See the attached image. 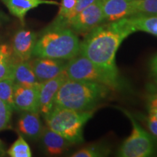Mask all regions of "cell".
Instances as JSON below:
<instances>
[{"instance_id":"4","label":"cell","mask_w":157,"mask_h":157,"mask_svg":"<svg viewBox=\"0 0 157 157\" xmlns=\"http://www.w3.org/2000/svg\"><path fill=\"white\" fill-rule=\"evenodd\" d=\"M94 112L95 110L79 111L54 106L44 118L47 127L73 144L83 142L84 127Z\"/></svg>"},{"instance_id":"24","label":"cell","mask_w":157,"mask_h":157,"mask_svg":"<svg viewBox=\"0 0 157 157\" xmlns=\"http://www.w3.org/2000/svg\"><path fill=\"white\" fill-rule=\"evenodd\" d=\"M13 109L0 99V132L11 128V118Z\"/></svg>"},{"instance_id":"20","label":"cell","mask_w":157,"mask_h":157,"mask_svg":"<svg viewBox=\"0 0 157 157\" xmlns=\"http://www.w3.org/2000/svg\"><path fill=\"white\" fill-rule=\"evenodd\" d=\"M77 0H61L60 5L58 16L54 20L52 24L65 26L70 15L75 8Z\"/></svg>"},{"instance_id":"15","label":"cell","mask_w":157,"mask_h":157,"mask_svg":"<svg viewBox=\"0 0 157 157\" xmlns=\"http://www.w3.org/2000/svg\"><path fill=\"white\" fill-rule=\"evenodd\" d=\"M40 139L42 147L46 154L56 156L63 154L72 144L60 135L52 130L49 127H44Z\"/></svg>"},{"instance_id":"26","label":"cell","mask_w":157,"mask_h":157,"mask_svg":"<svg viewBox=\"0 0 157 157\" xmlns=\"http://www.w3.org/2000/svg\"><path fill=\"white\" fill-rule=\"evenodd\" d=\"M148 108H157V87H152L150 93L147 95Z\"/></svg>"},{"instance_id":"11","label":"cell","mask_w":157,"mask_h":157,"mask_svg":"<svg viewBox=\"0 0 157 157\" xmlns=\"http://www.w3.org/2000/svg\"><path fill=\"white\" fill-rule=\"evenodd\" d=\"M37 34L34 31L20 29L13 36L11 49L13 56L18 60H30L37 40Z\"/></svg>"},{"instance_id":"17","label":"cell","mask_w":157,"mask_h":157,"mask_svg":"<svg viewBox=\"0 0 157 157\" xmlns=\"http://www.w3.org/2000/svg\"><path fill=\"white\" fill-rule=\"evenodd\" d=\"M136 31H143L157 36V15L137 14L128 17Z\"/></svg>"},{"instance_id":"31","label":"cell","mask_w":157,"mask_h":157,"mask_svg":"<svg viewBox=\"0 0 157 157\" xmlns=\"http://www.w3.org/2000/svg\"><path fill=\"white\" fill-rule=\"evenodd\" d=\"M6 154H7V151L5 149V144L2 141L0 140V156H5Z\"/></svg>"},{"instance_id":"2","label":"cell","mask_w":157,"mask_h":157,"mask_svg":"<svg viewBox=\"0 0 157 157\" xmlns=\"http://www.w3.org/2000/svg\"><path fill=\"white\" fill-rule=\"evenodd\" d=\"M111 90L97 82L68 78L57 93L54 106L79 111L95 110L109 97Z\"/></svg>"},{"instance_id":"29","label":"cell","mask_w":157,"mask_h":157,"mask_svg":"<svg viewBox=\"0 0 157 157\" xmlns=\"http://www.w3.org/2000/svg\"><path fill=\"white\" fill-rule=\"evenodd\" d=\"M9 21H10L9 17L7 16L4 12L0 10V26L4 24H5V23L8 22Z\"/></svg>"},{"instance_id":"19","label":"cell","mask_w":157,"mask_h":157,"mask_svg":"<svg viewBox=\"0 0 157 157\" xmlns=\"http://www.w3.org/2000/svg\"><path fill=\"white\" fill-rule=\"evenodd\" d=\"M110 148L103 144H93L74 152L72 157H101L109 154Z\"/></svg>"},{"instance_id":"9","label":"cell","mask_w":157,"mask_h":157,"mask_svg":"<svg viewBox=\"0 0 157 157\" xmlns=\"http://www.w3.org/2000/svg\"><path fill=\"white\" fill-rule=\"evenodd\" d=\"M66 71L52 79L42 82L39 90V112L44 117L54 107L55 98L61 85L68 79Z\"/></svg>"},{"instance_id":"30","label":"cell","mask_w":157,"mask_h":157,"mask_svg":"<svg viewBox=\"0 0 157 157\" xmlns=\"http://www.w3.org/2000/svg\"><path fill=\"white\" fill-rule=\"evenodd\" d=\"M148 115L151 116L154 118L155 119L157 120V108L155 107H151V108H148Z\"/></svg>"},{"instance_id":"18","label":"cell","mask_w":157,"mask_h":157,"mask_svg":"<svg viewBox=\"0 0 157 157\" xmlns=\"http://www.w3.org/2000/svg\"><path fill=\"white\" fill-rule=\"evenodd\" d=\"M17 59L8 44H0V80L10 78L13 65Z\"/></svg>"},{"instance_id":"6","label":"cell","mask_w":157,"mask_h":157,"mask_svg":"<svg viewBox=\"0 0 157 157\" xmlns=\"http://www.w3.org/2000/svg\"><path fill=\"white\" fill-rule=\"evenodd\" d=\"M132 123V130L129 136L124 141L118 156L121 157H148L156 153L157 146L155 139L137 123L129 111L121 109Z\"/></svg>"},{"instance_id":"14","label":"cell","mask_w":157,"mask_h":157,"mask_svg":"<svg viewBox=\"0 0 157 157\" xmlns=\"http://www.w3.org/2000/svg\"><path fill=\"white\" fill-rule=\"evenodd\" d=\"M10 13L19 19L24 24L25 17L31 10L36 8L41 5H59V3L53 0H2Z\"/></svg>"},{"instance_id":"7","label":"cell","mask_w":157,"mask_h":157,"mask_svg":"<svg viewBox=\"0 0 157 157\" xmlns=\"http://www.w3.org/2000/svg\"><path fill=\"white\" fill-rule=\"evenodd\" d=\"M103 0H96L72 17L66 24L76 34L86 35L105 21L103 13Z\"/></svg>"},{"instance_id":"5","label":"cell","mask_w":157,"mask_h":157,"mask_svg":"<svg viewBox=\"0 0 157 157\" xmlns=\"http://www.w3.org/2000/svg\"><path fill=\"white\" fill-rule=\"evenodd\" d=\"M65 71L69 79L97 82L112 90H120L124 85L120 76L110 74L79 53L68 60Z\"/></svg>"},{"instance_id":"25","label":"cell","mask_w":157,"mask_h":157,"mask_svg":"<svg viewBox=\"0 0 157 157\" xmlns=\"http://www.w3.org/2000/svg\"><path fill=\"white\" fill-rule=\"evenodd\" d=\"M95 1H96V0H77V2H76L75 8H74L73 12L71 13V14L70 15L68 21H66V24H65V26H66L67 23L72 18V17H74L75 15H77L78 13H80L82 10H83L84 8H86V7L91 5V4H93Z\"/></svg>"},{"instance_id":"12","label":"cell","mask_w":157,"mask_h":157,"mask_svg":"<svg viewBox=\"0 0 157 157\" xmlns=\"http://www.w3.org/2000/svg\"><path fill=\"white\" fill-rule=\"evenodd\" d=\"M17 132L23 137L36 140L40 139L44 126L39 117V112L23 111L17 124Z\"/></svg>"},{"instance_id":"21","label":"cell","mask_w":157,"mask_h":157,"mask_svg":"<svg viewBox=\"0 0 157 157\" xmlns=\"http://www.w3.org/2000/svg\"><path fill=\"white\" fill-rule=\"evenodd\" d=\"M7 154L11 157H31L32 156L30 146L21 135H19L17 140L7 150Z\"/></svg>"},{"instance_id":"22","label":"cell","mask_w":157,"mask_h":157,"mask_svg":"<svg viewBox=\"0 0 157 157\" xmlns=\"http://www.w3.org/2000/svg\"><path fill=\"white\" fill-rule=\"evenodd\" d=\"M15 83L10 78H6L0 80V99L9 105L13 111H15L13 101Z\"/></svg>"},{"instance_id":"10","label":"cell","mask_w":157,"mask_h":157,"mask_svg":"<svg viewBox=\"0 0 157 157\" xmlns=\"http://www.w3.org/2000/svg\"><path fill=\"white\" fill-rule=\"evenodd\" d=\"M31 67L38 81L42 83L52 79L62 72L67 66L68 60L48 58H35L30 60Z\"/></svg>"},{"instance_id":"3","label":"cell","mask_w":157,"mask_h":157,"mask_svg":"<svg viewBox=\"0 0 157 157\" xmlns=\"http://www.w3.org/2000/svg\"><path fill=\"white\" fill-rule=\"evenodd\" d=\"M77 34L67 26L51 24L41 32L33 56L69 60L79 53Z\"/></svg>"},{"instance_id":"23","label":"cell","mask_w":157,"mask_h":157,"mask_svg":"<svg viewBox=\"0 0 157 157\" xmlns=\"http://www.w3.org/2000/svg\"><path fill=\"white\" fill-rule=\"evenodd\" d=\"M133 8L134 15H157V0H134Z\"/></svg>"},{"instance_id":"13","label":"cell","mask_w":157,"mask_h":157,"mask_svg":"<svg viewBox=\"0 0 157 157\" xmlns=\"http://www.w3.org/2000/svg\"><path fill=\"white\" fill-rule=\"evenodd\" d=\"M134 0H103V13L105 21L112 22L134 15Z\"/></svg>"},{"instance_id":"1","label":"cell","mask_w":157,"mask_h":157,"mask_svg":"<svg viewBox=\"0 0 157 157\" xmlns=\"http://www.w3.org/2000/svg\"><path fill=\"white\" fill-rule=\"evenodd\" d=\"M135 31L128 17L100 24L85 35L79 54L110 74L119 76L116 54L121 43Z\"/></svg>"},{"instance_id":"27","label":"cell","mask_w":157,"mask_h":157,"mask_svg":"<svg viewBox=\"0 0 157 157\" xmlns=\"http://www.w3.org/2000/svg\"><path fill=\"white\" fill-rule=\"evenodd\" d=\"M146 119L147 127L151 133L153 135V136L157 138V120L150 115H148Z\"/></svg>"},{"instance_id":"28","label":"cell","mask_w":157,"mask_h":157,"mask_svg":"<svg viewBox=\"0 0 157 157\" xmlns=\"http://www.w3.org/2000/svg\"><path fill=\"white\" fill-rule=\"evenodd\" d=\"M150 70L154 80L157 82V54L155 55L151 60Z\"/></svg>"},{"instance_id":"16","label":"cell","mask_w":157,"mask_h":157,"mask_svg":"<svg viewBox=\"0 0 157 157\" xmlns=\"http://www.w3.org/2000/svg\"><path fill=\"white\" fill-rule=\"evenodd\" d=\"M11 78L15 84L31 86L40 84L31 67L30 60H16L13 65Z\"/></svg>"},{"instance_id":"8","label":"cell","mask_w":157,"mask_h":157,"mask_svg":"<svg viewBox=\"0 0 157 157\" xmlns=\"http://www.w3.org/2000/svg\"><path fill=\"white\" fill-rule=\"evenodd\" d=\"M40 84L26 86L15 84L13 101L15 111L39 112Z\"/></svg>"}]
</instances>
